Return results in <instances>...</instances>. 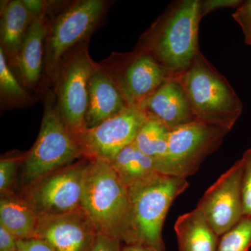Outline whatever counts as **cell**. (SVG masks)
Masks as SVG:
<instances>
[{
	"mask_svg": "<svg viewBox=\"0 0 251 251\" xmlns=\"http://www.w3.org/2000/svg\"><path fill=\"white\" fill-rule=\"evenodd\" d=\"M200 0L173 1L140 38L136 49L153 56L173 75L192 64L199 53Z\"/></svg>",
	"mask_w": 251,
	"mask_h": 251,
	"instance_id": "cell-1",
	"label": "cell"
},
{
	"mask_svg": "<svg viewBox=\"0 0 251 251\" xmlns=\"http://www.w3.org/2000/svg\"><path fill=\"white\" fill-rule=\"evenodd\" d=\"M185 178L156 173L128 187L130 216L125 244L165 251L162 229L175 199L187 189Z\"/></svg>",
	"mask_w": 251,
	"mask_h": 251,
	"instance_id": "cell-2",
	"label": "cell"
},
{
	"mask_svg": "<svg viewBox=\"0 0 251 251\" xmlns=\"http://www.w3.org/2000/svg\"><path fill=\"white\" fill-rule=\"evenodd\" d=\"M81 207L99 233L120 239L125 244L129 224L128 188L108 162L90 159Z\"/></svg>",
	"mask_w": 251,
	"mask_h": 251,
	"instance_id": "cell-3",
	"label": "cell"
},
{
	"mask_svg": "<svg viewBox=\"0 0 251 251\" xmlns=\"http://www.w3.org/2000/svg\"><path fill=\"white\" fill-rule=\"evenodd\" d=\"M176 76L198 120L232 129L242 115V100L201 51L191 66Z\"/></svg>",
	"mask_w": 251,
	"mask_h": 251,
	"instance_id": "cell-4",
	"label": "cell"
},
{
	"mask_svg": "<svg viewBox=\"0 0 251 251\" xmlns=\"http://www.w3.org/2000/svg\"><path fill=\"white\" fill-rule=\"evenodd\" d=\"M82 157L80 145L61 118L55 96L48 94L39 135L22 163L23 189Z\"/></svg>",
	"mask_w": 251,
	"mask_h": 251,
	"instance_id": "cell-5",
	"label": "cell"
},
{
	"mask_svg": "<svg viewBox=\"0 0 251 251\" xmlns=\"http://www.w3.org/2000/svg\"><path fill=\"white\" fill-rule=\"evenodd\" d=\"M104 0H78L69 4L48 20L44 77L53 82L63 59L89 41L107 7Z\"/></svg>",
	"mask_w": 251,
	"mask_h": 251,
	"instance_id": "cell-6",
	"label": "cell"
},
{
	"mask_svg": "<svg viewBox=\"0 0 251 251\" xmlns=\"http://www.w3.org/2000/svg\"><path fill=\"white\" fill-rule=\"evenodd\" d=\"M88 42L80 44L64 57L52 82L59 115L75 140L87 129L89 84L97 64L89 54Z\"/></svg>",
	"mask_w": 251,
	"mask_h": 251,
	"instance_id": "cell-7",
	"label": "cell"
},
{
	"mask_svg": "<svg viewBox=\"0 0 251 251\" xmlns=\"http://www.w3.org/2000/svg\"><path fill=\"white\" fill-rule=\"evenodd\" d=\"M230 130L196 120L171 130L161 173L180 178L194 175Z\"/></svg>",
	"mask_w": 251,
	"mask_h": 251,
	"instance_id": "cell-8",
	"label": "cell"
},
{
	"mask_svg": "<svg viewBox=\"0 0 251 251\" xmlns=\"http://www.w3.org/2000/svg\"><path fill=\"white\" fill-rule=\"evenodd\" d=\"M113 79L129 105L141 106L149 97L175 76L151 54L135 48L128 53H116L100 64Z\"/></svg>",
	"mask_w": 251,
	"mask_h": 251,
	"instance_id": "cell-9",
	"label": "cell"
},
{
	"mask_svg": "<svg viewBox=\"0 0 251 251\" xmlns=\"http://www.w3.org/2000/svg\"><path fill=\"white\" fill-rule=\"evenodd\" d=\"M89 162L90 158L82 157L62 167L24 188L23 194L38 214H62L79 209Z\"/></svg>",
	"mask_w": 251,
	"mask_h": 251,
	"instance_id": "cell-10",
	"label": "cell"
},
{
	"mask_svg": "<svg viewBox=\"0 0 251 251\" xmlns=\"http://www.w3.org/2000/svg\"><path fill=\"white\" fill-rule=\"evenodd\" d=\"M146 118L141 106L130 105L97 126L87 128L76 139L83 157L111 163L124 148L134 143Z\"/></svg>",
	"mask_w": 251,
	"mask_h": 251,
	"instance_id": "cell-11",
	"label": "cell"
},
{
	"mask_svg": "<svg viewBox=\"0 0 251 251\" xmlns=\"http://www.w3.org/2000/svg\"><path fill=\"white\" fill-rule=\"evenodd\" d=\"M242 173L239 160L208 188L198 202V209L219 237L244 218Z\"/></svg>",
	"mask_w": 251,
	"mask_h": 251,
	"instance_id": "cell-12",
	"label": "cell"
},
{
	"mask_svg": "<svg viewBox=\"0 0 251 251\" xmlns=\"http://www.w3.org/2000/svg\"><path fill=\"white\" fill-rule=\"evenodd\" d=\"M82 207L62 214H39L36 238L54 251H92L98 235Z\"/></svg>",
	"mask_w": 251,
	"mask_h": 251,
	"instance_id": "cell-13",
	"label": "cell"
},
{
	"mask_svg": "<svg viewBox=\"0 0 251 251\" xmlns=\"http://www.w3.org/2000/svg\"><path fill=\"white\" fill-rule=\"evenodd\" d=\"M141 107L147 116L156 119L171 131L198 120L176 75L163 84L145 100Z\"/></svg>",
	"mask_w": 251,
	"mask_h": 251,
	"instance_id": "cell-14",
	"label": "cell"
},
{
	"mask_svg": "<svg viewBox=\"0 0 251 251\" xmlns=\"http://www.w3.org/2000/svg\"><path fill=\"white\" fill-rule=\"evenodd\" d=\"M129 105L110 74L100 64H96L89 84L87 128L97 126Z\"/></svg>",
	"mask_w": 251,
	"mask_h": 251,
	"instance_id": "cell-15",
	"label": "cell"
},
{
	"mask_svg": "<svg viewBox=\"0 0 251 251\" xmlns=\"http://www.w3.org/2000/svg\"><path fill=\"white\" fill-rule=\"evenodd\" d=\"M49 14L34 18L15 63L21 84L29 90L36 88L44 77Z\"/></svg>",
	"mask_w": 251,
	"mask_h": 251,
	"instance_id": "cell-16",
	"label": "cell"
},
{
	"mask_svg": "<svg viewBox=\"0 0 251 251\" xmlns=\"http://www.w3.org/2000/svg\"><path fill=\"white\" fill-rule=\"evenodd\" d=\"M34 18L23 0L1 1L0 49L11 69L14 67Z\"/></svg>",
	"mask_w": 251,
	"mask_h": 251,
	"instance_id": "cell-17",
	"label": "cell"
},
{
	"mask_svg": "<svg viewBox=\"0 0 251 251\" xmlns=\"http://www.w3.org/2000/svg\"><path fill=\"white\" fill-rule=\"evenodd\" d=\"M38 216L35 208L23 193L11 192L1 196L0 225L18 240L36 238Z\"/></svg>",
	"mask_w": 251,
	"mask_h": 251,
	"instance_id": "cell-18",
	"label": "cell"
},
{
	"mask_svg": "<svg viewBox=\"0 0 251 251\" xmlns=\"http://www.w3.org/2000/svg\"><path fill=\"white\" fill-rule=\"evenodd\" d=\"M175 230L179 251H216L219 236L208 224L202 211L198 209L181 215Z\"/></svg>",
	"mask_w": 251,
	"mask_h": 251,
	"instance_id": "cell-19",
	"label": "cell"
},
{
	"mask_svg": "<svg viewBox=\"0 0 251 251\" xmlns=\"http://www.w3.org/2000/svg\"><path fill=\"white\" fill-rule=\"evenodd\" d=\"M110 163L117 176L128 188L159 173L156 161L142 152L134 143L124 148Z\"/></svg>",
	"mask_w": 251,
	"mask_h": 251,
	"instance_id": "cell-20",
	"label": "cell"
},
{
	"mask_svg": "<svg viewBox=\"0 0 251 251\" xmlns=\"http://www.w3.org/2000/svg\"><path fill=\"white\" fill-rule=\"evenodd\" d=\"M170 133L171 130L162 122L147 116L135 139L137 148L156 161L159 173L168 152Z\"/></svg>",
	"mask_w": 251,
	"mask_h": 251,
	"instance_id": "cell-21",
	"label": "cell"
},
{
	"mask_svg": "<svg viewBox=\"0 0 251 251\" xmlns=\"http://www.w3.org/2000/svg\"><path fill=\"white\" fill-rule=\"evenodd\" d=\"M21 84L10 68L2 49H0V97L1 108H26L36 100Z\"/></svg>",
	"mask_w": 251,
	"mask_h": 251,
	"instance_id": "cell-22",
	"label": "cell"
},
{
	"mask_svg": "<svg viewBox=\"0 0 251 251\" xmlns=\"http://www.w3.org/2000/svg\"><path fill=\"white\" fill-rule=\"evenodd\" d=\"M251 247V217H244L221 236L216 251H249Z\"/></svg>",
	"mask_w": 251,
	"mask_h": 251,
	"instance_id": "cell-23",
	"label": "cell"
},
{
	"mask_svg": "<svg viewBox=\"0 0 251 251\" xmlns=\"http://www.w3.org/2000/svg\"><path fill=\"white\" fill-rule=\"evenodd\" d=\"M25 153L16 152L5 155L0 161V193L1 196L14 192L15 179L18 168L22 166Z\"/></svg>",
	"mask_w": 251,
	"mask_h": 251,
	"instance_id": "cell-24",
	"label": "cell"
},
{
	"mask_svg": "<svg viewBox=\"0 0 251 251\" xmlns=\"http://www.w3.org/2000/svg\"><path fill=\"white\" fill-rule=\"evenodd\" d=\"M242 162V197L244 217H251V149L241 158Z\"/></svg>",
	"mask_w": 251,
	"mask_h": 251,
	"instance_id": "cell-25",
	"label": "cell"
},
{
	"mask_svg": "<svg viewBox=\"0 0 251 251\" xmlns=\"http://www.w3.org/2000/svg\"><path fill=\"white\" fill-rule=\"evenodd\" d=\"M232 18L242 28L246 44L251 46V0L243 1L236 9Z\"/></svg>",
	"mask_w": 251,
	"mask_h": 251,
	"instance_id": "cell-26",
	"label": "cell"
},
{
	"mask_svg": "<svg viewBox=\"0 0 251 251\" xmlns=\"http://www.w3.org/2000/svg\"><path fill=\"white\" fill-rule=\"evenodd\" d=\"M241 0H205L201 1V12L202 18L215 10L223 8H237L242 4Z\"/></svg>",
	"mask_w": 251,
	"mask_h": 251,
	"instance_id": "cell-27",
	"label": "cell"
},
{
	"mask_svg": "<svg viewBox=\"0 0 251 251\" xmlns=\"http://www.w3.org/2000/svg\"><path fill=\"white\" fill-rule=\"evenodd\" d=\"M122 245L120 239L98 233L92 251H121Z\"/></svg>",
	"mask_w": 251,
	"mask_h": 251,
	"instance_id": "cell-28",
	"label": "cell"
},
{
	"mask_svg": "<svg viewBox=\"0 0 251 251\" xmlns=\"http://www.w3.org/2000/svg\"><path fill=\"white\" fill-rule=\"evenodd\" d=\"M18 251H54L49 244L37 238L18 241Z\"/></svg>",
	"mask_w": 251,
	"mask_h": 251,
	"instance_id": "cell-29",
	"label": "cell"
},
{
	"mask_svg": "<svg viewBox=\"0 0 251 251\" xmlns=\"http://www.w3.org/2000/svg\"><path fill=\"white\" fill-rule=\"evenodd\" d=\"M18 239L0 225V251H18Z\"/></svg>",
	"mask_w": 251,
	"mask_h": 251,
	"instance_id": "cell-30",
	"label": "cell"
},
{
	"mask_svg": "<svg viewBox=\"0 0 251 251\" xmlns=\"http://www.w3.org/2000/svg\"><path fill=\"white\" fill-rule=\"evenodd\" d=\"M23 1L28 11L34 17H37L49 12L50 9H52L50 5L53 3L42 0H23Z\"/></svg>",
	"mask_w": 251,
	"mask_h": 251,
	"instance_id": "cell-31",
	"label": "cell"
},
{
	"mask_svg": "<svg viewBox=\"0 0 251 251\" xmlns=\"http://www.w3.org/2000/svg\"><path fill=\"white\" fill-rule=\"evenodd\" d=\"M121 251H155L150 248L145 247V246L140 245V244H123L122 247Z\"/></svg>",
	"mask_w": 251,
	"mask_h": 251,
	"instance_id": "cell-32",
	"label": "cell"
}]
</instances>
